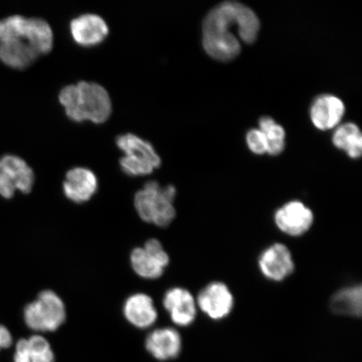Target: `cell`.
Segmentation results:
<instances>
[{"label": "cell", "mask_w": 362, "mask_h": 362, "mask_svg": "<svg viewBox=\"0 0 362 362\" xmlns=\"http://www.w3.org/2000/svg\"><path fill=\"white\" fill-rule=\"evenodd\" d=\"M52 26L42 18L12 16L0 21V60L15 69H25L52 51Z\"/></svg>", "instance_id": "1"}, {"label": "cell", "mask_w": 362, "mask_h": 362, "mask_svg": "<svg viewBox=\"0 0 362 362\" xmlns=\"http://www.w3.org/2000/svg\"><path fill=\"white\" fill-rule=\"evenodd\" d=\"M59 101L66 116L78 123L92 121L103 124L110 119L112 110L110 93L94 81H80L66 86L59 93Z\"/></svg>", "instance_id": "2"}, {"label": "cell", "mask_w": 362, "mask_h": 362, "mask_svg": "<svg viewBox=\"0 0 362 362\" xmlns=\"http://www.w3.org/2000/svg\"><path fill=\"white\" fill-rule=\"evenodd\" d=\"M237 29L238 37L244 43L255 42L260 22L250 8L235 1H226L212 8L202 24L203 35L219 38L236 37L232 28Z\"/></svg>", "instance_id": "3"}, {"label": "cell", "mask_w": 362, "mask_h": 362, "mask_svg": "<svg viewBox=\"0 0 362 362\" xmlns=\"http://www.w3.org/2000/svg\"><path fill=\"white\" fill-rule=\"evenodd\" d=\"M175 197L174 185L162 187L157 181L151 180L135 194V209L146 223L165 228L174 221L176 215Z\"/></svg>", "instance_id": "4"}, {"label": "cell", "mask_w": 362, "mask_h": 362, "mask_svg": "<svg viewBox=\"0 0 362 362\" xmlns=\"http://www.w3.org/2000/svg\"><path fill=\"white\" fill-rule=\"evenodd\" d=\"M116 144L124 152L119 163L127 175H147L161 165V158L155 147L138 135L120 134L116 139Z\"/></svg>", "instance_id": "5"}, {"label": "cell", "mask_w": 362, "mask_h": 362, "mask_svg": "<svg viewBox=\"0 0 362 362\" xmlns=\"http://www.w3.org/2000/svg\"><path fill=\"white\" fill-rule=\"evenodd\" d=\"M66 318L64 302L52 291L40 293L24 310L25 323L35 332H55L65 322Z\"/></svg>", "instance_id": "6"}, {"label": "cell", "mask_w": 362, "mask_h": 362, "mask_svg": "<svg viewBox=\"0 0 362 362\" xmlns=\"http://www.w3.org/2000/svg\"><path fill=\"white\" fill-rule=\"evenodd\" d=\"M34 183V171L23 158L16 156L0 158V196L11 199L16 192L28 194Z\"/></svg>", "instance_id": "7"}, {"label": "cell", "mask_w": 362, "mask_h": 362, "mask_svg": "<svg viewBox=\"0 0 362 362\" xmlns=\"http://www.w3.org/2000/svg\"><path fill=\"white\" fill-rule=\"evenodd\" d=\"M132 269L146 279L160 278L170 264V257L158 240H148L143 247H136L130 255Z\"/></svg>", "instance_id": "8"}, {"label": "cell", "mask_w": 362, "mask_h": 362, "mask_svg": "<svg viewBox=\"0 0 362 362\" xmlns=\"http://www.w3.org/2000/svg\"><path fill=\"white\" fill-rule=\"evenodd\" d=\"M314 220L313 211L300 201L285 203L274 214L277 228L291 237H300L309 232Z\"/></svg>", "instance_id": "9"}, {"label": "cell", "mask_w": 362, "mask_h": 362, "mask_svg": "<svg viewBox=\"0 0 362 362\" xmlns=\"http://www.w3.org/2000/svg\"><path fill=\"white\" fill-rule=\"evenodd\" d=\"M197 305L210 319L223 320L233 310V294L224 283L212 282L199 293Z\"/></svg>", "instance_id": "10"}, {"label": "cell", "mask_w": 362, "mask_h": 362, "mask_svg": "<svg viewBox=\"0 0 362 362\" xmlns=\"http://www.w3.org/2000/svg\"><path fill=\"white\" fill-rule=\"evenodd\" d=\"M259 268L267 279L282 282L293 273L296 265L288 247L282 243H274L262 252Z\"/></svg>", "instance_id": "11"}, {"label": "cell", "mask_w": 362, "mask_h": 362, "mask_svg": "<svg viewBox=\"0 0 362 362\" xmlns=\"http://www.w3.org/2000/svg\"><path fill=\"white\" fill-rule=\"evenodd\" d=\"M70 31L76 43L89 47L103 42L110 33V28L100 16L86 13L71 20Z\"/></svg>", "instance_id": "12"}, {"label": "cell", "mask_w": 362, "mask_h": 362, "mask_svg": "<svg viewBox=\"0 0 362 362\" xmlns=\"http://www.w3.org/2000/svg\"><path fill=\"white\" fill-rule=\"evenodd\" d=\"M163 305L178 327H189L196 320L197 301L187 289L178 287L169 289L163 298Z\"/></svg>", "instance_id": "13"}, {"label": "cell", "mask_w": 362, "mask_h": 362, "mask_svg": "<svg viewBox=\"0 0 362 362\" xmlns=\"http://www.w3.org/2000/svg\"><path fill=\"white\" fill-rule=\"evenodd\" d=\"M62 187L67 199L81 204L88 202L97 192L98 180L93 170L75 167L67 171Z\"/></svg>", "instance_id": "14"}, {"label": "cell", "mask_w": 362, "mask_h": 362, "mask_svg": "<svg viewBox=\"0 0 362 362\" xmlns=\"http://www.w3.org/2000/svg\"><path fill=\"white\" fill-rule=\"evenodd\" d=\"M345 111V104L341 99L334 95H320L312 103L310 119L317 129H332L338 126Z\"/></svg>", "instance_id": "15"}, {"label": "cell", "mask_w": 362, "mask_h": 362, "mask_svg": "<svg viewBox=\"0 0 362 362\" xmlns=\"http://www.w3.org/2000/svg\"><path fill=\"white\" fill-rule=\"evenodd\" d=\"M149 354L160 361L175 358L180 355L182 339L177 330L173 328H160L148 334L146 341Z\"/></svg>", "instance_id": "16"}, {"label": "cell", "mask_w": 362, "mask_h": 362, "mask_svg": "<svg viewBox=\"0 0 362 362\" xmlns=\"http://www.w3.org/2000/svg\"><path fill=\"white\" fill-rule=\"evenodd\" d=\"M125 319L134 327L148 329L156 322L158 312L151 296L139 293L127 298L123 306Z\"/></svg>", "instance_id": "17"}, {"label": "cell", "mask_w": 362, "mask_h": 362, "mask_svg": "<svg viewBox=\"0 0 362 362\" xmlns=\"http://www.w3.org/2000/svg\"><path fill=\"white\" fill-rule=\"evenodd\" d=\"M330 308L337 315L360 317L362 310L361 285H351L339 289L332 298Z\"/></svg>", "instance_id": "18"}, {"label": "cell", "mask_w": 362, "mask_h": 362, "mask_svg": "<svg viewBox=\"0 0 362 362\" xmlns=\"http://www.w3.org/2000/svg\"><path fill=\"white\" fill-rule=\"evenodd\" d=\"M334 146L346 153L351 158H358L362 155V134L356 124L346 123L334 131Z\"/></svg>", "instance_id": "19"}, {"label": "cell", "mask_w": 362, "mask_h": 362, "mask_svg": "<svg viewBox=\"0 0 362 362\" xmlns=\"http://www.w3.org/2000/svg\"><path fill=\"white\" fill-rule=\"evenodd\" d=\"M267 140V153L270 156H279L285 148V131L270 117H262L259 120V129Z\"/></svg>", "instance_id": "20"}, {"label": "cell", "mask_w": 362, "mask_h": 362, "mask_svg": "<svg viewBox=\"0 0 362 362\" xmlns=\"http://www.w3.org/2000/svg\"><path fill=\"white\" fill-rule=\"evenodd\" d=\"M27 341L31 362H55V355L47 339L35 334Z\"/></svg>", "instance_id": "21"}, {"label": "cell", "mask_w": 362, "mask_h": 362, "mask_svg": "<svg viewBox=\"0 0 362 362\" xmlns=\"http://www.w3.org/2000/svg\"><path fill=\"white\" fill-rule=\"evenodd\" d=\"M247 144L249 149L256 155L267 153V140L259 129H251L247 134Z\"/></svg>", "instance_id": "22"}, {"label": "cell", "mask_w": 362, "mask_h": 362, "mask_svg": "<svg viewBox=\"0 0 362 362\" xmlns=\"http://www.w3.org/2000/svg\"><path fill=\"white\" fill-rule=\"evenodd\" d=\"M13 362H31L27 339H21L17 342L15 355H13Z\"/></svg>", "instance_id": "23"}, {"label": "cell", "mask_w": 362, "mask_h": 362, "mask_svg": "<svg viewBox=\"0 0 362 362\" xmlns=\"http://www.w3.org/2000/svg\"><path fill=\"white\" fill-rule=\"evenodd\" d=\"M13 337L10 330L0 325V350L8 349L12 346Z\"/></svg>", "instance_id": "24"}]
</instances>
